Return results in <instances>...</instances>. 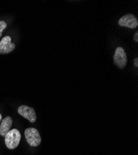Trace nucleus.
<instances>
[{
  "mask_svg": "<svg viewBox=\"0 0 138 155\" xmlns=\"http://www.w3.org/2000/svg\"><path fill=\"white\" fill-rule=\"evenodd\" d=\"M5 137V144L7 148L10 150H13L17 148L19 145L21 138V135L18 129L14 128L10 130Z\"/></svg>",
  "mask_w": 138,
  "mask_h": 155,
  "instance_id": "1",
  "label": "nucleus"
},
{
  "mask_svg": "<svg viewBox=\"0 0 138 155\" xmlns=\"http://www.w3.org/2000/svg\"><path fill=\"white\" fill-rule=\"evenodd\" d=\"M25 137L30 147H38L42 141L39 131L35 128H27L25 130Z\"/></svg>",
  "mask_w": 138,
  "mask_h": 155,
  "instance_id": "2",
  "label": "nucleus"
},
{
  "mask_svg": "<svg viewBox=\"0 0 138 155\" xmlns=\"http://www.w3.org/2000/svg\"><path fill=\"white\" fill-rule=\"evenodd\" d=\"M114 63L120 69H123L127 66L128 62L127 54L124 48L121 47H118L114 55Z\"/></svg>",
  "mask_w": 138,
  "mask_h": 155,
  "instance_id": "3",
  "label": "nucleus"
},
{
  "mask_svg": "<svg viewBox=\"0 0 138 155\" xmlns=\"http://www.w3.org/2000/svg\"><path fill=\"white\" fill-rule=\"evenodd\" d=\"M120 26L126 27L130 29H134L138 25V21L136 17L133 14H127L122 16L118 21Z\"/></svg>",
  "mask_w": 138,
  "mask_h": 155,
  "instance_id": "4",
  "label": "nucleus"
},
{
  "mask_svg": "<svg viewBox=\"0 0 138 155\" xmlns=\"http://www.w3.org/2000/svg\"><path fill=\"white\" fill-rule=\"evenodd\" d=\"M18 113L23 117L27 119L31 123L35 122L37 119V115L35 110L28 106L22 105L18 108Z\"/></svg>",
  "mask_w": 138,
  "mask_h": 155,
  "instance_id": "5",
  "label": "nucleus"
},
{
  "mask_svg": "<svg viewBox=\"0 0 138 155\" xmlns=\"http://www.w3.org/2000/svg\"><path fill=\"white\" fill-rule=\"evenodd\" d=\"M15 47V44L11 42V37L5 36L0 41V54H8L13 51Z\"/></svg>",
  "mask_w": 138,
  "mask_h": 155,
  "instance_id": "6",
  "label": "nucleus"
},
{
  "mask_svg": "<svg viewBox=\"0 0 138 155\" xmlns=\"http://www.w3.org/2000/svg\"><path fill=\"white\" fill-rule=\"evenodd\" d=\"M12 125V119L9 116L5 117L1 122L0 125V135L2 137H5L7 133L11 130Z\"/></svg>",
  "mask_w": 138,
  "mask_h": 155,
  "instance_id": "7",
  "label": "nucleus"
},
{
  "mask_svg": "<svg viewBox=\"0 0 138 155\" xmlns=\"http://www.w3.org/2000/svg\"><path fill=\"white\" fill-rule=\"evenodd\" d=\"M7 24L4 21H0V37H2L3 31L6 28Z\"/></svg>",
  "mask_w": 138,
  "mask_h": 155,
  "instance_id": "8",
  "label": "nucleus"
},
{
  "mask_svg": "<svg viewBox=\"0 0 138 155\" xmlns=\"http://www.w3.org/2000/svg\"><path fill=\"white\" fill-rule=\"evenodd\" d=\"M134 41H136V42H138V32H136L134 34Z\"/></svg>",
  "mask_w": 138,
  "mask_h": 155,
  "instance_id": "9",
  "label": "nucleus"
},
{
  "mask_svg": "<svg viewBox=\"0 0 138 155\" xmlns=\"http://www.w3.org/2000/svg\"><path fill=\"white\" fill-rule=\"evenodd\" d=\"M134 64L136 67H138V58H136L134 60Z\"/></svg>",
  "mask_w": 138,
  "mask_h": 155,
  "instance_id": "10",
  "label": "nucleus"
},
{
  "mask_svg": "<svg viewBox=\"0 0 138 155\" xmlns=\"http://www.w3.org/2000/svg\"><path fill=\"white\" fill-rule=\"evenodd\" d=\"M2 121V115L1 114H0V123H1Z\"/></svg>",
  "mask_w": 138,
  "mask_h": 155,
  "instance_id": "11",
  "label": "nucleus"
}]
</instances>
